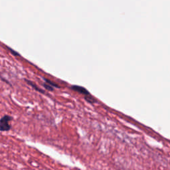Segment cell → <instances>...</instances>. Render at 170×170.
Here are the masks:
<instances>
[{
  "label": "cell",
  "mask_w": 170,
  "mask_h": 170,
  "mask_svg": "<svg viewBox=\"0 0 170 170\" xmlns=\"http://www.w3.org/2000/svg\"><path fill=\"white\" fill-rule=\"evenodd\" d=\"M12 120V117L9 115H4L0 120V130L1 132L8 131L11 128L9 122Z\"/></svg>",
  "instance_id": "1"
},
{
  "label": "cell",
  "mask_w": 170,
  "mask_h": 170,
  "mask_svg": "<svg viewBox=\"0 0 170 170\" xmlns=\"http://www.w3.org/2000/svg\"><path fill=\"white\" fill-rule=\"evenodd\" d=\"M70 88L73 89V90L77 91V92L82 94V95H85V96L90 95V93L88 92L87 88H85V87H81V86L72 85L71 87H70Z\"/></svg>",
  "instance_id": "2"
},
{
  "label": "cell",
  "mask_w": 170,
  "mask_h": 170,
  "mask_svg": "<svg viewBox=\"0 0 170 170\" xmlns=\"http://www.w3.org/2000/svg\"><path fill=\"white\" fill-rule=\"evenodd\" d=\"M25 81H26V82H27L28 84H29V85H31L33 88H35V89L37 91H38V92H39L42 93V94H44V93H45V91H44V90H43L42 89H41V88H40L39 87H38L36 85H35V83L31 82V81H30L29 80H27V79H25Z\"/></svg>",
  "instance_id": "3"
},
{
  "label": "cell",
  "mask_w": 170,
  "mask_h": 170,
  "mask_svg": "<svg viewBox=\"0 0 170 170\" xmlns=\"http://www.w3.org/2000/svg\"><path fill=\"white\" fill-rule=\"evenodd\" d=\"M85 100L87 101V102H90V103H95L96 102V100L91 95H88V96H85Z\"/></svg>",
  "instance_id": "4"
},
{
  "label": "cell",
  "mask_w": 170,
  "mask_h": 170,
  "mask_svg": "<svg viewBox=\"0 0 170 170\" xmlns=\"http://www.w3.org/2000/svg\"><path fill=\"white\" fill-rule=\"evenodd\" d=\"M44 79H45V83L49 84L50 85H51L52 87H53L54 88H55H55H59V86L58 85H57V84H56V83H55L54 82H53V81L50 80H49V79H47V78H44Z\"/></svg>",
  "instance_id": "5"
},
{
  "label": "cell",
  "mask_w": 170,
  "mask_h": 170,
  "mask_svg": "<svg viewBox=\"0 0 170 170\" xmlns=\"http://www.w3.org/2000/svg\"><path fill=\"white\" fill-rule=\"evenodd\" d=\"M43 87L46 88L47 90H49V91H53V90H54V87H52L51 85H50L49 84H48L47 83H45L43 84Z\"/></svg>",
  "instance_id": "6"
},
{
  "label": "cell",
  "mask_w": 170,
  "mask_h": 170,
  "mask_svg": "<svg viewBox=\"0 0 170 170\" xmlns=\"http://www.w3.org/2000/svg\"><path fill=\"white\" fill-rule=\"evenodd\" d=\"M7 48H8V49L10 51V52H11V53H12L13 55H15V56H19L20 55L19 54V53L18 52H17L16 51H15L13 49H11V48H10L9 47H7Z\"/></svg>",
  "instance_id": "7"
}]
</instances>
